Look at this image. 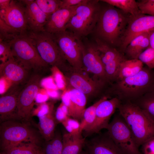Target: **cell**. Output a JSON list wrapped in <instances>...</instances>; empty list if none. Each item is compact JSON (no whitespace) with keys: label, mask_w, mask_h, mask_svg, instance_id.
<instances>
[{"label":"cell","mask_w":154,"mask_h":154,"mask_svg":"<svg viewBox=\"0 0 154 154\" xmlns=\"http://www.w3.org/2000/svg\"><path fill=\"white\" fill-rule=\"evenodd\" d=\"M109 5L101 9L93 33L98 38L111 46L120 44L130 15Z\"/></svg>","instance_id":"6da1fadb"},{"label":"cell","mask_w":154,"mask_h":154,"mask_svg":"<svg viewBox=\"0 0 154 154\" xmlns=\"http://www.w3.org/2000/svg\"><path fill=\"white\" fill-rule=\"evenodd\" d=\"M150 69L143 67L136 74L119 80L112 84L107 95H113L121 102L133 101L151 91L154 77Z\"/></svg>","instance_id":"7a4b0ae2"},{"label":"cell","mask_w":154,"mask_h":154,"mask_svg":"<svg viewBox=\"0 0 154 154\" xmlns=\"http://www.w3.org/2000/svg\"><path fill=\"white\" fill-rule=\"evenodd\" d=\"M118 109L139 147L154 138V121L144 110L131 101L121 102Z\"/></svg>","instance_id":"3957f363"},{"label":"cell","mask_w":154,"mask_h":154,"mask_svg":"<svg viewBox=\"0 0 154 154\" xmlns=\"http://www.w3.org/2000/svg\"><path fill=\"white\" fill-rule=\"evenodd\" d=\"M0 124L1 151H5L25 142L33 143L41 147L43 138L39 131L31 127L29 122L11 119Z\"/></svg>","instance_id":"277c9868"},{"label":"cell","mask_w":154,"mask_h":154,"mask_svg":"<svg viewBox=\"0 0 154 154\" xmlns=\"http://www.w3.org/2000/svg\"><path fill=\"white\" fill-rule=\"evenodd\" d=\"M27 33L42 58L48 64L56 67L65 74L72 70L61 52L53 34L45 31H29Z\"/></svg>","instance_id":"5b68a950"},{"label":"cell","mask_w":154,"mask_h":154,"mask_svg":"<svg viewBox=\"0 0 154 154\" xmlns=\"http://www.w3.org/2000/svg\"><path fill=\"white\" fill-rule=\"evenodd\" d=\"M99 1L86 0L80 4L67 24L66 30L81 40L92 33L101 9Z\"/></svg>","instance_id":"8992f818"},{"label":"cell","mask_w":154,"mask_h":154,"mask_svg":"<svg viewBox=\"0 0 154 154\" xmlns=\"http://www.w3.org/2000/svg\"><path fill=\"white\" fill-rule=\"evenodd\" d=\"M10 42L14 58L27 70L38 72L48 66L40 57L27 32L17 35Z\"/></svg>","instance_id":"52a82bcc"},{"label":"cell","mask_w":154,"mask_h":154,"mask_svg":"<svg viewBox=\"0 0 154 154\" xmlns=\"http://www.w3.org/2000/svg\"><path fill=\"white\" fill-rule=\"evenodd\" d=\"M107 130L123 154H141L130 129L119 113L115 115Z\"/></svg>","instance_id":"ba28073f"},{"label":"cell","mask_w":154,"mask_h":154,"mask_svg":"<svg viewBox=\"0 0 154 154\" xmlns=\"http://www.w3.org/2000/svg\"><path fill=\"white\" fill-rule=\"evenodd\" d=\"M65 58L75 70H82L84 44L81 40L68 30L53 34Z\"/></svg>","instance_id":"9c48e42d"},{"label":"cell","mask_w":154,"mask_h":154,"mask_svg":"<svg viewBox=\"0 0 154 154\" xmlns=\"http://www.w3.org/2000/svg\"><path fill=\"white\" fill-rule=\"evenodd\" d=\"M41 77L37 74L31 76L20 91L18 98L17 119L29 122L35 101L40 86Z\"/></svg>","instance_id":"30bf717a"},{"label":"cell","mask_w":154,"mask_h":154,"mask_svg":"<svg viewBox=\"0 0 154 154\" xmlns=\"http://www.w3.org/2000/svg\"><path fill=\"white\" fill-rule=\"evenodd\" d=\"M82 70L73 69L66 74V83L70 87L80 91L87 98L98 96L107 82L101 79H92L87 74H84Z\"/></svg>","instance_id":"8fae6325"},{"label":"cell","mask_w":154,"mask_h":154,"mask_svg":"<svg viewBox=\"0 0 154 154\" xmlns=\"http://www.w3.org/2000/svg\"><path fill=\"white\" fill-rule=\"evenodd\" d=\"M95 41L108 81H116L119 65L126 59L116 48L96 38Z\"/></svg>","instance_id":"7c38bea8"},{"label":"cell","mask_w":154,"mask_h":154,"mask_svg":"<svg viewBox=\"0 0 154 154\" xmlns=\"http://www.w3.org/2000/svg\"><path fill=\"white\" fill-rule=\"evenodd\" d=\"M154 30V16L142 14L130 15L128 23L120 43L121 50H125L134 38L144 33Z\"/></svg>","instance_id":"4fadbf2b"},{"label":"cell","mask_w":154,"mask_h":154,"mask_svg":"<svg viewBox=\"0 0 154 154\" xmlns=\"http://www.w3.org/2000/svg\"><path fill=\"white\" fill-rule=\"evenodd\" d=\"M121 102L116 97L110 100L107 98L101 102L96 108L93 123L84 131L86 136L98 133L102 129H107L111 117L118 109Z\"/></svg>","instance_id":"5bb4252c"},{"label":"cell","mask_w":154,"mask_h":154,"mask_svg":"<svg viewBox=\"0 0 154 154\" xmlns=\"http://www.w3.org/2000/svg\"><path fill=\"white\" fill-rule=\"evenodd\" d=\"M0 19L18 33L27 31L24 5L21 1H11L7 8L0 9Z\"/></svg>","instance_id":"9a60e30c"},{"label":"cell","mask_w":154,"mask_h":154,"mask_svg":"<svg viewBox=\"0 0 154 154\" xmlns=\"http://www.w3.org/2000/svg\"><path fill=\"white\" fill-rule=\"evenodd\" d=\"M82 60L84 70H86L93 74L96 79L108 82L103 64L95 44H84Z\"/></svg>","instance_id":"2e32d148"},{"label":"cell","mask_w":154,"mask_h":154,"mask_svg":"<svg viewBox=\"0 0 154 154\" xmlns=\"http://www.w3.org/2000/svg\"><path fill=\"white\" fill-rule=\"evenodd\" d=\"M64 93L62 96V102L67 107L69 116L81 120L86 109V97L81 92L70 87Z\"/></svg>","instance_id":"e0dca14e"},{"label":"cell","mask_w":154,"mask_h":154,"mask_svg":"<svg viewBox=\"0 0 154 154\" xmlns=\"http://www.w3.org/2000/svg\"><path fill=\"white\" fill-rule=\"evenodd\" d=\"M24 5L28 30L35 32L45 31L44 27L49 17L39 8L35 0H21Z\"/></svg>","instance_id":"ac0fdd59"},{"label":"cell","mask_w":154,"mask_h":154,"mask_svg":"<svg viewBox=\"0 0 154 154\" xmlns=\"http://www.w3.org/2000/svg\"><path fill=\"white\" fill-rule=\"evenodd\" d=\"M19 85H13L0 98V123L17 119L18 98L21 89Z\"/></svg>","instance_id":"d6986e66"},{"label":"cell","mask_w":154,"mask_h":154,"mask_svg":"<svg viewBox=\"0 0 154 154\" xmlns=\"http://www.w3.org/2000/svg\"><path fill=\"white\" fill-rule=\"evenodd\" d=\"M0 74L1 77L7 79L13 85L27 83L30 77L29 70L18 63L14 57L1 63Z\"/></svg>","instance_id":"ffe728a7"},{"label":"cell","mask_w":154,"mask_h":154,"mask_svg":"<svg viewBox=\"0 0 154 154\" xmlns=\"http://www.w3.org/2000/svg\"><path fill=\"white\" fill-rule=\"evenodd\" d=\"M79 5L60 8L50 15L44 27L45 31L54 34L66 30L67 24Z\"/></svg>","instance_id":"44dd1931"},{"label":"cell","mask_w":154,"mask_h":154,"mask_svg":"<svg viewBox=\"0 0 154 154\" xmlns=\"http://www.w3.org/2000/svg\"><path fill=\"white\" fill-rule=\"evenodd\" d=\"M85 145L88 154H123L107 132L95 136Z\"/></svg>","instance_id":"7402d4cb"},{"label":"cell","mask_w":154,"mask_h":154,"mask_svg":"<svg viewBox=\"0 0 154 154\" xmlns=\"http://www.w3.org/2000/svg\"><path fill=\"white\" fill-rule=\"evenodd\" d=\"M150 32L138 35L130 42L124 51L129 59H138L140 54L149 46Z\"/></svg>","instance_id":"603a6c76"},{"label":"cell","mask_w":154,"mask_h":154,"mask_svg":"<svg viewBox=\"0 0 154 154\" xmlns=\"http://www.w3.org/2000/svg\"><path fill=\"white\" fill-rule=\"evenodd\" d=\"M82 133H65L62 136V154H79L85 145Z\"/></svg>","instance_id":"cb8c5ba5"},{"label":"cell","mask_w":154,"mask_h":154,"mask_svg":"<svg viewBox=\"0 0 154 154\" xmlns=\"http://www.w3.org/2000/svg\"><path fill=\"white\" fill-rule=\"evenodd\" d=\"M39 118L38 128L42 138L45 141L52 140L55 135L57 123L53 114V110Z\"/></svg>","instance_id":"d4e9b609"},{"label":"cell","mask_w":154,"mask_h":154,"mask_svg":"<svg viewBox=\"0 0 154 154\" xmlns=\"http://www.w3.org/2000/svg\"><path fill=\"white\" fill-rule=\"evenodd\" d=\"M143 63L138 59H125L120 64L115 82L134 76L143 68Z\"/></svg>","instance_id":"484cf974"},{"label":"cell","mask_w":154,"mask_h":154,"mask_svg":"<svg viewBox=\"0 0 154 154\" xmlns=\"http://www.w3.org/2000/svg\"><path fill=\"white\" fill-rule=\"evenodd\" d=\"M109 5L117 8L124 13L132 16L141 14L137 2L135 0H101Z\"/></svg>","instance_id":"4316f807"},{"label":"cell","mask_w":154,"mask_h":154,"mask_svg":"<svg viewBox=\"0 0 154 154\" xmlns=\"http://www.w3.org/2000/svg\"><path fill=\"white\" fill-rule=\"evenodd\" d=\"M107 98L106 96L103 97L93 105L85 109L80 123V131L81 133L93 123L98 106L103 100Z\"/></svg>","instance_id":"83f0119b"},{"label":"cell","mask_w":154,"mask_h":154,"mask_svg":"<svg viewBox=\"0 0 154 154\" xmlns=\"http://www.w3.org/2000/svg\"><path fill=\"white\" fill-rule=\"evenodd\" d=\"M131 102L144 110L154 121V91H151Z\"/></svg>","instance_id":"f1b7e54d"},{"label":"cell","mask_w":154,"mask_h":154,"mask_svg":"<svg viewBox=\"0 0 154 154\" xmlns=\"http://www.w3.org/2000/svg\"><path fill=\"white\" fill-rule=\"evenodd\" d=\"M41 147L32 143L25 142L3 152L7 154H37Z\"/></svg>","instance_id":"f546056e"},{"label":"cell","mask_w":154,"mask_h":154,"mask_svg":"<svg viewBox=\"0 0 154 154\" xmlns=\"http://www.w3.org/2000/svg\"><path fill=\"white\" fill-rule=\"evenodd\" d=\"M52 143L46 144L44 147L45 154H62V136L58 132H55L52 140Z\"/></svg>","instance_id":"4dcf8cb0"},{"label":"cell","mask_w":154,"mask_h":154,"mask_svg":"<svg viewBox=\"0 0 154 154\" xmlns=\"http://www.w3.org/2000/svg\"><path fill=\"white\" fill-rule=\"evenodd\" d=\"M35 1L40 9L49 16L60 8L62 0H36Z\"/></svg>","instance_id":"1f68e13d"},{"label":"cell","mask_w":154,"mask_h":154,"mask_svg":"<svg viewBox=\"0 0 154 154\" xmlns=\"http://www.w3.org/2000/svg\"><path fill=\"white\" fill-rule=\"evenodd\" d=\"M0 39L10 41L16 36L20 34L0 19Z\"/></svg>","instance_id":"d6a6232c"},{"label":"cell","mask_w":154,"mask_h":154,"mask_svg":"<svg viewBox=\"0 0 154 154\" xmlns=\"http://www.w3.org/2000/svg\"><path fill=\"white\" fill-rule=\"evenodd\" d=\"M138 59L150 69L154 68V49L149 46L140 54Z\"/></svg>","instance_id":"836d02e7"},{"label":"cell","mask_w":154,"mask_h":154,"mask_svg":"<svg viewBox=\"0 0 154 154\" xmlns=\"http://www.w3.org/2000/svg\"><path fill=\"white\" fill-rule=\"evenodd\" d=\"M0 57L2 63L5 62L10 58L13 57L12 53L10 41L0 39Z\"/></svg>","instance_id":"e575fe53"},{"label":"cell","mask_w":154,"mask_h":154,"mask_svg":"<svg viewBox=\"0 0 154 154\" xmlns=\"http://www.w3.org/2000/svg\"><path fill=\"white\" fill-rule=\"evenodd\" d=\"M61 123L68 133L74 134H82L80 131V124L78 120L68 117Z\"/></svg>","instance_id":"d590c367"},{"label":"cell","mask_w":154,"mask_h":154,"mask_svg":"<svg viewBox=\"0 0 154 154\" xmlns=\"http://www.w3.org/2000/svg\"><path fill=\"white\" fill-rule=\"evenodd\" d=\"M141 14L154 16V0H142L137 2Z\"/></svg>","instance_id":"8d00e7d4"},{"label":"cell","mask_w":154,"mask_h":154,"mask_svg":"<svg viewBox=\"0 0 154 154\" xmlns=\"http://www.w3.org/2000/svg\"><path fill=\"white\" fill-rule=\"evenodd\" d=\"M55 116L57 123H61L67 118L69 117L68 108L62 102L57 108Z\"/></svg>","instance_id":"74e56055"},{"label":"cell","mask_w":154,"mask_h":154,"mask_svg":"<svg viewBox=\"0 0 154 154\" xmlns=\"http://www.w3.org/2000/svg\"><path fill=\"white\" fill-rule=\"evenodd\" d=\"M53 106L50 105L46 103H43L40 104L33 113L32 114V116H36L39 117L48 113L53 110Z\"/></svg>","instance_id":"f35d334b"},{"label":"cell","mask_w":154,"mask_h":154,"mask_svg":"<svg viewBox=\"0 0 154 154\" xmlns=\"http://www.w3.org/2000/svg\"><path fill=\"white\" fill-rule=\"evenodd\" d=\"M55 72L54 77L57 87L60 89H65L67 84L66 79H64L63 75L59 70Z\"/></svg>","instance_id":"ab89813d"},{"label":"cell","mask_w":154,"mask_h":154,"mask_svg":"<svg viewBox=\"0 0 154 154\" xmlns=\"http://www.w3.org/2000/svg\"><path fill=\"white\" fill-rule=\"evenodd\" d=\"M142 145L144 154H154V138L148 141Z\"/></svg>","instance_id":"60d3db41"},{"label":"cell","mask_w":154,"mask_h":154,"mask_svg":"<svg viewBox=\"0 0 154 154\" xmlns=\"http://www.w3.org/2000/svg\"><path fill=\"white\" fill-rule=\"evenodd\" d=\"M86 0H62L60 8L78 5L85 2Z\"/></svg>","instance_id":"b9f144b4"},{"label":"cell","mask_w":154,"mask_h":154,"mask_svg":"<svg viewBox=\"0 0 154 154\" xmlns=\"http://www.w3.org/2000/svg\"><path fill=\"white\" fill-rule=\"evenodd\" d=\"M45 86L50 90H56L57 86L54 83L53 79L51 78H49L46 79L45 81Z\"/></svg>","instance_id":"7bdbcfd3"},{"label":"cell","mask_w":154,"mask_h":154,"mask_svg":"<svg viewBox=\"0 0 154 154\" xmlns=\"http://www.w3.org/2000/svg\"><path fill=\"white\" fill-rule=\"evenodd\" d=\"M11 1L10 0H0V9H5L9 6Z\"/></svg>","instance_id":"ee69618b"},{"label":"cell","mask_w":154,"mask_h":154,"mask_svg":"<svg viewBox=\"0 0 154 154\" xmlns=\"http://www.w3.org/2000/svg\"><path fill=\"white\" fill-rule=\"evenodd\" d=\"M149 44V46L154 49V30L150 32Z\"/></svg>","instance_id":"f6af8a7d"},{"label":"cell","mask_w":154,"mask_h":154,"mask_svg":"<svg viewBox=\"0 0 154 154\" xmlns=\"http://www.w3.org/2000/svg\"><path fill=\"white\" fill-rule=\"evenodd\" d=\"M47 98V97L46 95L38 94V95H37L35 100L37 102H40L45 101Z\"/></svg>","instance_id":"bcb514c9"},{"label":"cell","mask_w":154,"mask_h":154,"mask_svg":"<svg viewBox=\"0 0 154 154\" xmlns=\"http://www.w3.org/2000/svg\"><path fill=\"white\" fill-rule=\"evenodd\" d=\"M49 96L52 98H56L58 97V94L56 90H50L48 92Z\"/></svg>","instance_id":"7dc6e473"},{"label":"cell","mask_w":154,"mask_h":154,"mask_svg":"<svg viewBox=\"0 0 154 154\" xmlns=\"http://www.w3.org/2000/svg\"><path fill=\"white\" fill-rule=\"evenodd\" d=\"M37 154H45L41 148L38 151Z\"/></svg>","instance_id":"c3c4849f"},{"label":"cell","mask_w":154,"mask_h":154,"mask_svg":"<svg viewBox=\"0 0 154 154\" xmlns=\"http://www.w3.org/2000/svg\"><path fill=\"white\" fill-rule=\"evenodd\" d=\"M79 154H88V153L87 151H82Z\"/></svg>","instance_id":"681fc988"},{"label":"cell","mask_w":154,"mask_h":154,"mask_svg":"<svg viewBox=\"0 0 154 154\" xmlns=\"http://www.w3.org/2000/svg\"><path fill=\"white\" fill-rule=\"evenodd\" d=\"M0 154H7L3 152V151H1L0 152Z\"/></svg>","instance_id":"f907efd6"},{"label":"cell","mask_w":154,"mask_h":154,"mask_svg":"<svg viewBox=\"0 0 154 154\" xmlns=\"http://www.w3.org/2000/svg\"><path fill=\"white\" fill-rule=\"evenodd\" d=\"M151 91H154V86H153V89Z\"/></svg>","instance_id":"816d5d0a"}]
</instances>
